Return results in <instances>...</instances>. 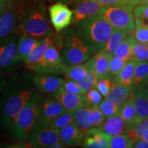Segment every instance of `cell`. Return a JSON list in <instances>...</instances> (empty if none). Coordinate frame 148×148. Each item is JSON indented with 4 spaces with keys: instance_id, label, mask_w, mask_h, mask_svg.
Wrapping results in <instances>:
<instances>
[{
    "instance_id": "cell-1",
    "label": "cell",
    "mask_w": 148,
    "mask_h": 148,
    "mask_svg": "<svg viewBox=\"0 0 148 148\" xmlns=\"http://www.w3.org/2000/svg\"><path fill=\"white\" fill-rule=\"evenodd\" d=\"M36 90L32 71L14 73L10 77L0 99V130L8 132L16 116Z\"/></svg>"
},
{
    "instance_id": "cell-2",
    "label": "cell",
    "mask_w": 148,
    "mask_h": 148,
    "mask_svg": "<svg viewBox=\"0 0 148 148\" xmlns=\"http://www.w3.org/2000/svg\"><path fill=\"white\" fill-rule=\"evenodd\" d=\"M19 10L21 35L44 38L53 34L43 0H26Z\"/></svg>"
},
{
    "instance_id": "cell-3",
    "label": "cell",
    "mask_w": 148,
    "mask_h": 148,
    "mask_svg": "<svg viewBox=\"0 0 148 148\" xmlns=\"http://www.w3.org/2000/svg\"><path fill=\"white\" fill-rule=\"evenodd\" d=\"M75 32L90 54L102 50L114 27L100 15H94L75 24Z\"/></svg>"
},
{
    "instance_id": "cell-4",
    "label": "cell",
    "mask_w": 148,
    "mask_h": 148,
    "mask_svg": "<svg viewBox=\"0 0 148 148\" xmlns=\"http://www.w3.org/2000/svg\"><path fill=\"white\" fill-rule=\"evenodd\" d=\"M42 97V92L37 89L20 111L8 132L12 139L29 140L34 130L37 109Z\"/></svg>"
},
{
    "instance_id": "cell-5",
    "label": "cell",
    "mask_w": 148,
    "mask_h": 148,
    "mask_svg": "<svg viewBox=\"0 0 148 148\" xmlns=\"http://www.w3.org/2000/svg\"><path fill=\"white\" fill-rule=\"evenodd\" d=\"M62 34L64 43L60 53L64 65L68 66L82 64L89 59L91 54L77 36L75 28L67 27L64 29Z\"/></svg>"
},
{
    "instance_id": "cell-6",
    "label": "cell",
    "mask_w": 148,
    "mask_h": 148,
    "mask_svg": "<svg viewBox=\"0 0 148 148\" xmlns=\"http://www.w3.org/2000/svg\"><path fill=\"white\" fill-rule=\"evenodd\" d=\"M134 7L130 5L105 6L99 15L103 16L114 28L121 29L129 34L134 32L135 28Z\"/></svg>"
},
{
    "instance_id": "cell-7",
    "label": "cell",
    "mask_w": 148,
    "mask_h": 148,
    "mask_svg": "<svg viewBox=\"0 0 148 148\" xmlns=\"http://www.w3.org/2000/svg\"><path fill=\"white\" fill-rule=\"evenodd\" d=\"M65 110L62 103L51 95L42 96L37 109L34 130L49 127L53 120Z\"/></svg>"
},
{
    "instance_id": "cell-8",
    "label": "cell",
    "mask_w": 148,
    "mask_h": 148,
    "mask_svg": "<svg viewBox=\"0 0 148 148\" xmlns=\"http://www.w3.org/2000/svg\"><path fill=\"white\" fill-rule=\"evenodd\" d=\"M19 32L8 39L0 42V73H12L17 71L18 63L16 61V46Z\"/></svg>"
},
{
    "instance_id": "cell-9",
    "label": "cell",
    "mask_w": 148,
    "mask_h": 148,
    "mask_svg": "<svg viewBox=\"0 0 148 148\" xmlns=\"http://www.w3.org/2000/svg\"><path fill=\"white\" fill-rule=\"evenodd\" d=\"M66 66L61 58L60 53L54 44H51L45 51L42 60L32 69L38 73H49L60 75L64 74Z\"/></svg>"
},
{
    "instance_id": "cell-10",
    "label": "cell",
    "mask_w": 148,
    "mask_h": 148,
    "mask_svg": "<svg viewBox=\"0 0 148 148\" xmlns=\"http://www.w3.org/2000/svg\"><path fill=\"white\" fill-rule=\"evenodd\" d=\"M49 19L56 32H60L71 24L73 12L67 5L56 2L49 7Z\"/></svg>"
},
{
    "instance_id": "cell-11",
    "label": "cell",
    "mask_w": 148,
    "mask_h": 148,
    "mask_svg": "<svg viewBox=\"0 0 148 148\" xmlns=\"http://www.w3.org/2000/svg\"><path fill=\"white\" fill-rule=\"evenodd\" d=\"M32 147L36 148H55L56 145L60 142L59 131L50 128L35 129L29 138Z\"/></svg>"
},
{
    "instance_id": "cell-12",
    "label": "cell",
    "mask_w": 148,
    "mask_h": 148,
    "mask_svg": "<svg viewBox=\"0 0 148 148\" xmlns=\"http://www.w3.org/2000/svg\"><path fill=\"white\" fill-rule=\"evenodd\" d=\"M19 21L20 10L18 8H8L0 16V42L19 32Z\"/></svg>"
},
{
    "instance_id": "cell-13",
    "label": "cell",
    "mask_w": 148,
    "mask_h": 148,
    "mask_svg": "<svg viewBox=\"0 0 148 148\" xmlns=\"http://www.w3.org/2000/svg\"><path fill=\"white\" fill-rule=\"evenodd\" d=\"M105 5L95 0H82L74 4L71 23L75 24L85 18L94 15H99Z\"/></svg>"
},
{
    "instance_id": "cell-14",
    "label": "cell",
    "mask_w": 148,
    "mask_h": 148,
    "mask_svg": "<svg viewBox=\"0 0 148 148\" xmlns=\"http://www.w3.org/2000/svg\"><path fill=\"white\" fill-rule=\"evenodd\" d=\"M33 80L37 89L42 93L51 94L62 86L65 80L56 74L33 73Z\"/></svg>"
},
{
    "instance_id": "cell-15",
    "label": "cell",
    "mask_w": 148,
    "mask_h": 148,
    "mask_svg": "<svg viewBox=\"0 0 148 148\" xmlns=\"http://www.w3.org/2000/svg\"><path fill=\"white\" fill-rule=\"evenodd\" d=\"M112 57V53L100 51L86 60L84 64L87 69L95 72L98 79L102 78L109 75V64Z\"/></svg>"
},
{
    "instance_id": "cell-16",
    "label": "cell",
    "mask_w": 148,
    "mask_h": 148,
    "mask_svg": "<svg viewBox=\"0 0 148 148\" xmlns=\"http://www.w3.org/2000/svg\"><path fill=\"white\" fill-rule=\"evenodd\" d=\"M50 95L60 101L66 110L74 112L79 108L86 106L84 95L67 92L62 86L56 92L51 93Z\"/></svg>"
},
{
    "instance_id": "cell-17",
    "label": "cell",
    "mask_w": 148,
    "mask_h": 148,
    "mask_svg": "<svg viewBox=\"0 0 148 148\" xmlns=\"http://www.w3.org/2000/svg\"><path fill=\"white\" fill-rule=\"evenodd\" d=\"M111 136L98 127H92L84 134L82 147L109 148Z\"/></svg>"
},
{
    "instance_id": "cell-18",
    "label": "cell",
    "mask_w": 148,
    "mask_h": 148,
    "mask_svg": "<svg viewBox=\"0 0 148 148\" xmlns=\"http://www.w3.org/2000/svg\"><path fill=\"white\" fill-rule=\"evenodd\" d=\"M131 94L134 98L138 117L142 120L148 119V88L143 83L132 86Z\"/></svg>"
},
{
    "instance_id": "cell-19",
    "label": "cell",
    "mask_w": 148,
    "mask_h": 148,
    "mask_svg": "<svg viewBox=\"0 0 148 148\" xmlns=\"http://www.w3.org/2000/svg\"><path fill=\"white\" fill-rule=\"evenodd\" d=\"M43 38L21 35L18 38L16 46V61L17 62H24L27 56L38 45L41 43Z\"/></svg>"
},
{
    "instance_id": "cell-20",
    "label": "cell",
    "mask_w": 148,
    "mask_h": 148,
    "mask_svg": "<svg viewBox=\"0 0 148 148\" xmlns=\"http://www.w3.org/2000/svg\"><path fill=\"white\" fill-rule=\"evenodd\" d=\"M117 115H119L126 122L129 127V130L132 128L142 121V119L138 117L136 112L134 98L133 97L132 94L127 100L120 105Z\"/></svg>"
},
{
    "instance_id": "cell-21",
    "label": "cell",
    "mask_w": 148,
    "mask_h": 148,
    "mask_svg": "<svg viewBox=\"0 0 148 148\" xmlns=\"http://www.w3.org/2000/svg\"><path fill=\"white\" fill-rule=\"evenodd\" d=\"M60 141L66 147H75L80 144L84 138L80 128L75 123H73L59 130Z\"/></svg>"
},
{
    "instance_id": "cell-22",
    "label": "cell",
    "mask_w": 148,
    "mask_h": 148,
    "mask_svg": "<svg viewBox=\"0 0 148 148\" xmlns=\"http://www.w3.org/2000/svg\"><path fill=\"white\" fill-rule=\"evenodd\" d=\"M53 43V35L51 36L45 37L43 38L41 43L37 46L34 50L27 56L23 62L29 71H32L35 66L42 60L47 48Z\"/></svg>"
},
{
    "instance_id": "cell-23",
    "label": "cell",
    "mask_w": 148,
    "mask_h": 148,
    "mask_svg": "<svg viewBox=\"0 0 148 148\" xmlns=\"http://www.w3.org/2000/svg\"><path fill=\"white\" fill-rule=\"evenodd\" d=\"M103 132L112 135L125 134L129 130L127 123L119 115H113L107 117L103 123L98 127Z\"/></svg>"
},
{
    "instance_id": "cell-24",
    "label": "cell",
    "mask_w": 148,
    "mask_h": 148,
    "mask_svg": "<svg viewBox=\"0 0 148 148\" xmlns=\"http://www.w3.org/2000/svg\"><path fill=\"white\" fill-rule=\"evenodd\" d=\"M132 88L127 87L117 82H112V87L108 96L104 99L120 106L131 96Z\"/></svg>"
},
{
    "instance_id": "cell-25",
    "label": "cell",
    "mask_w": 148,
    "mask_h": 148,
    "mask_svg": "<svg viewBox=\"0 0 148 148\" xmlns=\"http://www.w3.org/2000/svg\"><path fill=\"white\" fill-rule=\"evenodd\" d=\"M138 62L134 60H130L125 63L122 69L117 75L114 76L113 82L132 88L134 79V70Z\"/></svg>"
},
{
    "instance_id": "cell-26",
    "label": "cell",
    "mask_w": 148,
    "mask_h": 148,
    "mask_svg": "<svg viewBox=\"0 0 148 148\" xmlns=\"http://www.w3.org/2000/svg\"><path fill=\"white\" fill-rule=\"evenodd\" d=\"M136 42V39L135 38L134 32L127 34L125 40L112 53V56L126 61L131 60L133 46Z\"/></svg>"
},
{
    "instance_id": "cell-27",
    "label": "cell",
    "mask_w": 148,
    "mask_h": 148,
    "mask_svg": "<svg viewBox=\"0 0 148 148\" xmlns=\"http://www.w3.org/2000/svg\"><path fill=\"white\" fill-rule=\"evenodd\" d=\"M73 113L75 116V123L78 125L83 134H84L88 130L93 127L89 111L86 106L74 111Z\"/></svg>"
},
{
    "instance_id": "cell-28",
    "label": "cell",
    "mask_w": 148,
    "mask_h": 148,
    "mask_svg": "<svg viewBox=\"0 0 148 148\" xmlns=\"http://www.w3.org/2000/svg\"><path fill=\"white\" fill-rule=\"evenodd\" d=\"M127 36V34L126 32L114 27L112 34H111L110 38L107 41L106 45L101 51H106V52L112 54L117 49L118 47L122 43V42L125 40Z\"/></svg>"
},
{
    "instance_id": "cell-29",
    "label": "cell",
    "mask_w": 148,
    "mask_h": 148,
    "mask_svg": "<svg viewBox=\"0 0 148 148\" xmlns=\"http://www.w3.org/2000/svg\"><path fill=\"white\" fill-rule=\"evenodd\" d=\"M87 68L84 64L68 66H66L64 75H65L66 79L77 82L84 78L87 73Z\"/></svg>"
},
{
    "instance_id": "cell-30",
    "label": "cell",
    "mask_w": 148,
    "mask_h": 148,
    "mask_svg": "<svg viewBox=\"0 0 148 148\" xmlns=\"http://www.w3.org/2000/svg\"><path fill=\"white\" fill-rule=\"evenodd\" d=\"M73 123H75V116H74L73 112L65 110L53 120L49 125V127L59 131L63 127Z\"/></svg>"
},
{
    "instance_id": "cell-31",
    "label": "cell",
    "mask_w": 148,
    "mask_h": 148,
    "mask_svg": "<svg viewBox=\"0 0 148 148\" xmlns=\"http://www.w3.org/2000/svg\"><path fill=\"white\" fill-rule=\"evenodd\" d=\"M147 81H148V60L138 62L135 67L132 86H136L141 83L143 84Z\"/></svg>"
},
{
    "instance_id": "cell-32",
    "label": "cell",
    "mask_w": 148,
    "mask_h": 148,
    "mask_svg": "<svg viewBox=\"0 0 148 148\" xmlns=\"http://www.w3.org/2000/svg\"><path fill=\"white\" fill-rule=\"evenodd\" d=\"M131 60L136 62L148 60V42H140L136 40L133 46Z\"/></svg>"
},
{
    "instance_id": "cell-33",
    "label": "cell",
    "mask_w": 148,
    "mask_h": 148,
    "mask_svg": "<svg viewBox=\"0 0 148 148\" xmlns=\"http://www.w3.org/2000/svg\"><path fill=\"white\" fill-rule=\"evenodd\" d=\"M133 32L137 41L148 42V23L135 18V28Z\"/></svg>"
},
{
    "instance_id": "cell-34",
    "label": "cell",
    "mask_w": 148,
    "mask_h": 148,
    "mask_svg": "<svg viewBox=\"0 0 148 148\" xmlns=\"http://www.w3.org/2000/svg\"><path fill=\"white\" fill-rule=\"evenodd\" d=\"M134 142L129 138L126 134L113 135L110 140V148H132Z\"/></svg>"
},
{
    "instance_id": "cell-35",
    "label": "cell",
    "mask_w": 148,
    "mask_h": 148,
    "mask_svg": "<svg viewBox=\"0 0 148 148\" xmlns=\"http://www.w3.org/2000/svg\"><path fill=\"white\" fill-rule=\"evenodd\" d=\"M87 69V73L84 78L77 82L79 87L82 90L84 95L91 88L95 87V85L98 79L97 75H96L95 72L89 69Z\"/></svg>"
},
{
    "instance_id": "cell-36",
    "label": "cell",
    "mask_w": 148,
    "mask_h": 148,
    "mask_svg": "<svg viewBox=\"0 0 148 148\" xmlns=\"http://www.w3.org/2000/svg\"><path fill=\"white\" fill-rule=\"evenodd\" d=\"M147 129L148 119H145L142 120L141 121L139 122L134 127H133L132 128L129 130L125 134L127 135L130 139L134 142L141 137Z\"/></svg>"
},
{
    "instance_id": "cell-37",
    "label": "cell",
    "mask_w": 148,
    "mask_h": 148,
    "mask_svg": "<svg viewBox=\"0 0 148 148\" xmlns=\"http://www.w3.org/2000/svg\"><path fill=\"white\" fill-rule=\"evenodd\" d=\"M113 79L114 77L109 74L106 77L97 79V82L95 85V88L99 90V92L101 94L103 97L106 98L108 96L109 92H110L111 87H112V82H113Z\"/></svg>"
},
{
    "instance_id": "cell-38",
    "label": "cell",
    "mask_w": 148,
    "mask_h": 148,
    "mask_svg": "<svg viewBox=\"0 0 148 148\" xmlns=\"http://www.w3.org/2000/svg\"><path fill=\"white\" fill-rule=\"evenodd\" d=\"M89 111L93 127H99L105 121L106 117L99 106H86Z\"/></svg>"
},
{
    "instance_id": "cell-39",
    "label": "cell",
    "mask_w": 148,
    "mask_h": 148,
    "mask_svg": "<svg viewBox=\"0 0 148 148\" xmlns=\"http://www.w3.org/2000/svg\"><path fill=\"white\" fill-rule=\"evenodd\" d=\"M86 106H99L102 100V95L96 88H92L84 94Z\"/></svg>"
},
{
    "instance_id": "cell-40",
    "label": "cell",
    "mask_w": 148,
    "mask_h": 148,
    "mask_svg": "<svg viewBox=\"0 0 148 148\" xmlns=\"http://www.w3.org/2000/svg\"><path fill=\"white\" fill-rule=\"evenodd\" d=\"M99 108H100L101 112L107 118L117 114L118 112H119V106L114 104L112 101L104 99L103 101H101L99 106Z\"/></svg>"
},
{
    "instance_id": "cell-41",
    "label": "cell",
    "mask_w": 148,
    "mask_h": 148,
    "mask_svg": "<svg viewBox=\"0 0 148 148\" xmlns=\"http://www.w3.org/2000/svg\"><path fill=\"white\" fill-rule=\"evenodd\" d=\"M127 62L126 60L112 56L109 64L108 73L114 77L116 75L119 73Z\"/></svg>"
},
{
    "instance_id": "cell-42",
    "label": "cell",
    "mask_w": 148,
    "mask_h": 148,
    "mask_svg": "<svg viewBox=\"0 0 148 148\" xmlns=\"http://www.w3.org/2000/svg\"><path fill=\"white\" fill-rule=\"evenodd\" d=\"M133 14L135 18L148 23V3L135 5L133 8Z\"/></svg>"
},
{
    "instance_id": "cell-43",
    "label": "cell",
    "mask_w": 148,
    "mask_h": 148,
    "mask_svg": "<svg viewBox=\"0 0 148 148\" xmlns=\"http://www.w3.org/2000/svg\"><path fill=\"white\" fill-rule=\"evenodd\" d=\"M62 87L67 92H71L74 94H78V95H84L82 90L79 87V86L75 81L69 79L67 81H64Z\"/></svg>"
},
{
    "instance_id": "cell-44",
    "label": "cell",
    "mask_w": 148,
    "mask_h": 148,
    "mask_svg": "<svg viewBox=\"0 0 148 148\" xmlns=\"http://www.w3.org/2000/svg\"><path fill=\"white\" fill-rule=\"evenodd\" d=\"M101 4L105 6L110 5H133L132 0H95Z\"/></svg>"
},
{
    "instance_id": "cell-45",
    "label": "cell",
    "mask_w": 148,
    "mask_h": 148,
    "mask_svg": "<svg viewBox=\"0 0 148 148\" xmlns=\"http://www.w3.org/2000/svg\"><path fill=\"white\" fill-rule=\"evenodd\" d=\"M8 8H18L23 5L26 0H5Z\"/></svg>"
},
{
    "instance_id": "cell-46",
    "label": "cell",
    "mask_w": 148,
    "mask_h": 148,
    "mask_svg": "<svg viewBox=\"0 0 148 148\" xmlns=\"http://www.w3.org/2000/svg\"><path fill=\"white\" fill-rule=\"evenodd\" d=\"M133 147L135 148H148V141L142 138H138L134 142Z\"/></svg>"
},
{
    "instance_id": "cell-47",
    "label": "cell",
    "mask_w": 148,
    "mask_h": 148,
    "mask_svg": "<svg viewBox=\"0 0 148 148\" xmlns=\"http://www.w3.org/2000/svg\"><path fill=\"white\" fill-rule=\"evenodd\" d=\"M7 83V79L5 75L0 73V95L2 93L3 89H4L5 84Z\"/></svg>"
},
{
    "instance_id": "cell-48",
    "label": "cell",
    "mask_w": 148,
    "mask_h": 148,
    "mask_svg": "<svg viewBox=\"0 0 148 148\" xmlns=\"http://www.w3.org/2000/svg\"><path fill=\"white\" fill-rule=\"evenodd\" d=\"M8 9V5L5 0H0V16L4 14Z\"/></svg>"
},
{
    "instance_id": "cell-49",
    "label": "cell",
    "mask_w": 148,
    "mask_h": 148,
    "mask_svg": "<svg viewBox=\"0 0 148 148\" xmlns=\"http://www.w3.org/2000/svg\"><path fill=\"white\" fill-rule=\"evenodd\" d=\"M52 1H56V2H62L66 5H69L71 4V3L75 4V3L79 2V1H82V0H52Z\"/></svg>"
},
{
    "instance_id": "cell-50",
    "label": "cell",
    "mask_w": 148,
    "mask_h": 148,
    "mask_svg": "<svg viewBox=\"0 0 148 148\" xmlns=\"http://www.w3.org/2000/svg\"><path fill=\"white\" fill-rule=\"evenodd\" d=\"M140 138H142V139H143V140H147V141H148V129L145 131V133H144V134H143V136H142Z\"/></svg>"
},
{
    "instance_id": "cell-51",
    "label": "cell",
    "mask_w": 148,
    "mask_h": 148,
    "mask_svg": "<svg viewBox=\"0 0 148 148\" xmlns=\"http://www.w3.org/2000/svg\"><path fill=\"white\" fill-rule=\"evenodd\" d=\"M132 1L133 5H134V6L138 4H140V3H142V0H132Z\"/></svg>"
},
{
    "instance_id": "cell-52",
    "label": "cell",
    "mask_w": 148,
    "mask_h": 148,
    "mask_svg": "<svg viewBox=\"0 0 148 148\" xmlns=\"http://www.w3.org/2000/svg\"><path fill=\"white\" fill-rule=\"evenodd\" d=\"M148 3V0H142V3Z\"/></svg>"
},
{
    "instance_id": "cell-53",
    "label": "cell",
    "mask_w": 148,
    "mask_h": 148,
    "mask_svg": "<svg viewBox=\"0 0 148 148\" xmlns=\"http://www.w3.org/2000/svg\"><path fill=\"white\" fill-rule=\"evenodd\" d=\"M143 84H145V86H147V87L148 88V81H147V82H145V83H143Z\"/></svg>"
}]
</instances>
